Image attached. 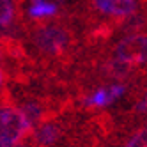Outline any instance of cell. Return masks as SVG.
Here are the masks:
<instances>
[{
	"instance_id": "3",
	"label": "cell",
	"mask_w": 147,
	"mask_h": 147,
	"mask_svg": "<svg viewBox=\"0 0 147 147\" xmlns=\"http://www.w3.org/2000/svg\"><path fill=\"white\" fill-rule=\"evenodd\" d=\"M107 51L115 59L129 62L133 66H147V34H131L122 37L113 48Z\"/></svg>"
},
{
	"instance_id": "1",
	"label": "cell",
	"mask_w": 147,
	"mask_h": 147,
	"mask_svg": "<svg viewBox=\"0 0 147 147\" xmlns=\"http://www.w3.org/2000/svg\"><path fill=\"white\" fill-rule=\"evenodd\" d=\"M32 126L16 105H0V138L7 144H22L32 135Z\"/></svg>"
},
{
	"instance_id": "8",
	"label": "cell",
	"mask_w": 147,
	"mask_h": 147,
	"mask_svg": "<svg viewBox=\"0 0 147 147\" xmlns=\"http://www.w3.org/2000/svg\"><path fill=\"white\" fill-rule=\"evenodd\" d=\"M0 147H13V144H7V142H4L2 138H0Z\"/></svg>"
},
{
	"instance_id": "5",
	"label": "cell",
	"mask_w": 147,
	"mask_h": 147,
	"mask_svg": "<svg viewBox=\"0 0 147 147\" xmlns=\"http://www.w3.org/2000/svg\"><path fill=\"white\" fill-rule=\"evenodd\" d=\"M25 16L30 22H46L60 16V5L55 0H28Z\"/></svg>"
},
{
	"instance_id": "6",
	"label": "cell",
	"mask_w": 147,
	"mask_h": 147,
	"mask_svg": "<svg viewBox=\"0 0 147 147\" xmlns=\"http://www.w3.org/2000/svg\"><path fill=\"white\" fill-rule=\"evenodd\" d=\"M16 16H18V11L13 0H0V27L13 23Z\"/></svg>"
},
{
	"instance_id": "7",
	"label": "cell",
	"mask_w": 147,
	"mask_h": 147,
	"mask_svg": "<svg viewBox=\"0 0 147 147\" xmlns=\"http://www.w3.org/2000/svg\"><path fill=\"white\" fill-rule=\"evenodd\" d=\"M122 147H147V124L142 122V126L136 128V131L126 140Z\"/></svg>"
},
{
	"instance_id": "9",
	"label": "cell",
	"mask_w": 147,
	"mask_h": 147,
	"mask_svg": "<svg viewBox=\"0 0 147 147\" xmlns=\"http://www.w3.org/2000/svg\"><path fill=\"white\" fill-rule=\"evenodd\" d=\"M2 82H4V71L0 69V90H2V87H4V85H2Z\"/></svg>"
},
{
	"instance_id": "10",
	"label": "cell",
	"mask_w": 147,
	"mask_h": 147,
	"mask_svg": "<svg viewBox=\"0 0 147 147\" xmlns=\"http://www.w3.org/2000/svg\"><path fill=\"white\" fill-rule=\"evenodd\" d=\"M0 60H2V50H0Z\"/></svg>"
},
{
	"instance_id": "4",
	"label": "cell",
	"mask_w": 147,
	"mask_h": 147,
	"mask_svg": "<svg viewBox=\"0 0 147 147\" xmlns=\"http://www.w3.org/2000/svg\"><path fill=\"white\" fill-rule=\"evenodd\" d=\"M89 7L96 16L119 20L140 11L144 7V2L142 0H89Z\"/></svg>"
},
{
	"instance_id": "2",
	"label": "cell",
	"mask_w": 147,
	"mask_h": 147,
	"mask_svg": "<svg viewBox=\"0 0 147 147\" xmlns=\"http://www.w3.org/2000/svg\"><path fill=\"white\" fill-rule=\"evenodd\" d=\"M128 90H129V83L110 82V83H103V85L92 89L87 94H82L80 98H76V101H80V105L85 110H98L121 99L122 96L128 94Z\"/></svg>"
}]
</instances>
